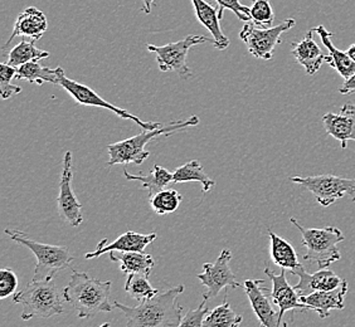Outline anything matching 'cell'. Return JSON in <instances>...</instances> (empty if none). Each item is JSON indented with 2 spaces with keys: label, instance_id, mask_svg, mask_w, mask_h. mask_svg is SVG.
I'll use <instances>...</instances> for the list:
<instances>
[{
  "label": "cell",
  "instance_id": "obj_2",
  "mask_svg": "<svg viewBox=\"0 0 355 327\" xmlns=\"http://www.w3.org/2000/svg\"><path fill=\"white\" fill-rule=\"evenodd\" d=\"M111 281L91 279L87 273L73 271L63 296L80 319H91L100 312H111L114 303L110 302Z\"/></svg>",
  "mask_w": 355,
  "mask_h": 327
},
{
  "label": "cell",
  "instance_id": "obj_15",
  "mask_svg": "<svg viewBox=\"0 0 355 327\" xmlns=\"http://www.w3.org/2000/svg\"><path fill=\"white\" fill-rule=\"evenodd\" d=\"M265 273L272 282V290L270 292V296L273 303L279 306V317L281 321L287 311H309V307L301 302L300 296L296 292L295 287L290 286V283L287 282L286 269L281 268L280 274H275L271 272L270 268H265Z\"/></svg>",
  "mask_w": 355,
  "mask_h": 327
},
{
  "label": "cell",
  "instance_id": "obj_16",
  "mask_svg": "<svg viewBox=\"0 0 355 327\" xmlns=\"http://www.w3.org/2000/svg\"><path fill=\"white\" fill-rule=\"evenodd\" d=\"M322 125L325 132L340 141L343 150H345L348 141H355V105H344L339 114H325Z\"/></svg>",
  "mask_w": 355,
  "mask_h": 327
},
{
  "label": "cell",
  "instance_id": "obj_39",
  "mask_svg": "<svg viewBox=\"0 0 355 327\" xmlns=\"http://www.w3.org/2000/svg\"><path fill=\"white\" fill-rule=\"evenodd\" d=\"M347 53H348L349 57L352 58V61L355 62V43L348 48Z\"/></svg>",
  "mask_w": 355,
  "mask_h": 327
},
{
  "label": "cell",
  "instance_id": "obj_36",
  "mask_svg": "<svg viewBox=\"0 0 355 327\" xmlns=\"http://www.w3.org/2000/svg\"><path fill=\"white\" fill-rule=\"evenodd\" d=\"M205 302L207 301L203 300L198 308L191 310L188 314L185 315L178 327H203L205 316L209 314V310L205 307Z\"/></svg>",
  "mask_w": 355,
  "mask_h": 327
},
{
  "label": "cell",
  "instance_id": "obj_14",
  "mask_svg": "<svg viewBox=\"0 0 355 327\" xmlns=\"http://www.w3.org/2000/svg\"><path fill=\"white\" fill-rule=\"evenodd\" d=\"M48 28V21L44 13L35 7L26 8L23 12L18 14L14 23L12 35L7 43L3 46L1 51L6 55L8 48L13 43L14 38H29L32 41H40L46 33Z\"/></svg>",
  "mask_w": 355,
  "mask_h": 327
},
{
  "label": "cell",
  "instance_id": "obj_29",
  "mask_svg": "<svg viewBox=\"0 0 355 327\" xmlns=\"http://www.w3.org/2000/svg\"><path fill=\"white\" fill-rule=\"evenodd\" d=\"M243 317L233 311L230 302L225 299V302L218 307L209 311L203 321V327H239Z\"/></svg>",
  "mask_w": 355,
  "mask_h": 327
},
{
  "label": "cell",
  "instance_id": "obj_28",
  "mask_svg": "<svg viewBox=\"0 0 355 327\" xmlns=\"http://www.w3.org/2000/svg\"><path fill=\"white\" fill-rule=\"evenodd\" d=\"M15 80L43 85L44 82L57 85V69L43 67L40 62H29L17 69Z\"/></svg>",
  "mask_w": 355,
  "mask_h": 327
},
{
  "label": "cell",
  "instance_id": "obj_26",
  "mask_svg": "<svg viewBox=\"0 0 355 327\" xmlns=\"http://www.w3.org/2000/svg\"><path fill=\"white\" fill-rule=\"evenodd\" d=\"M191 182H197L202 185L205 194L209 193L213 186L216 185V182L205 174V169L198 160H191L184 165L177 168L173 173V183L174 184L191 183Z\"/></svg>",
  "mask_w": 355,
  "mask_h": 327
},
{
  "label": "cell",
  "instance_id": "obj_9",
  "mask_svg": "<svg viewBox=\"0 0 355 327\" xmlns=\"http://www.w3.org/2000/svg\"><path fill=\"white\" fill-rule=\"evenodd\" d=\"M290 180L310 191L321 206H329L344 197L355 202V179L325 174L316 177H293Z\"/></svg>",
  "mask_w": 355,
  "mask_h": 327
},
{
  "label": "cell",
  "instance_id": "obj_7",
  "mask_svg": "<svg viewBox=\"0 0 355 327\" xmlns=\"http://www.w3.org/2000/svg\"><path fill=\"white\" fill-rule=\"evenodd\" d=\"M55 69H57V85L61 86L62 89H64L75 100V103L77 105L89 106V107H101V109H107V111H111L112 114H115L120 118L134 121V123L139 125L144 130H155L163 126L160 123H146V121L140 120L139 117L130 114L128 109H120V107H117L115 105L110 103L109 101L103 100V97L97 95L96 91L89 89V86L83 85V83L75 81V80H71L64 73V69H61V67H57Z\"/></svg>",
  "mask_w": 355,
  "mask_h": 327
},
{
  "label": "cell",
  "instance_id": "obj_3",
  "mask_svg": "<svg viewBox=\"0 0 355 327\" xmlns=\"http://www.w3.org/2000/svg\"><path fill=\"white\" fill-rule=\"evenodd\" d=\"M198 123L199 117L191 116L187 120H177L168 125H163L159 129L144 130L143 132H140L139 135L129 137L119 143H110L107 146L110 157L107 166H114L119 164L140 165L150 157V152L145 149V146L148 143H150L151 140L160 136H169L173 132L197 126Z\"/></svg>",
  "mask_w": 355,
  "mask_h": 327
},
{
  "label": "cell",
  "instance_id": "obj_19",
  "mask_svg": "<svg viewBox=\"0 0 355 327\" xmlns=\"http://www.w3.org/2000/svg\"><path fill=\"white\" fill-rule=\"evenodd\" d=\"M347 293L348 282L343 281L342 285L334 290L311 293L305 297H300V300L309 307V311H315L320 319H327L333 310H343L345 307Z\"/></svg>",
  "mask_w": 355,
  "mask_h": 327
},
{
  "label": "cell",
  "instance_id": "obj_8",
  "mask_svg": "<svg viewBox=\"0 0 355 327\" xmlns=\"http://www.w3.org/2000/svg\"><path fill=\"white\" fill-rule=\"evenodd\" d=\"M213 38L205 35H187L182 41L168 43L165 46H153L148 44L149 52L157 55V67L162 72H175L183 80L191 78V69L187 64V55L193 46L202 43H212Z\"/></svg>",
  "mask_w": 355,
  "mask_h": 327
},
{
  "label": "cell",
  "instance_id": "obj_40",
  "mask_svg": "<svg viewBox=\"0 0 355 327\" xmlns=\"http://www.w3.org/2000/svg\"><path fill=\"white\" fill-rule=\"evenodd\" d=\"M98 327H110V324L109 322H106V324H103V325H101V326Z\"/></svg>",
  "mask_w": 355,
  "mask_h": 327
},
{
  "label": "cell",
  "instance_id": "obj_20",
  "mask_svg": "<svg viewBox=\"0 0 355 327\" xmlns=\"http://www.w3.org/2000/svg\"><path fill=\"white\" fill-rule=\"evenodd\" d=\"M314 29H310L306 35L297 43L293 44L291 55L295 61L304 67L309 76H313L321 69L327 55L322 53L319 44L313 38Z\"/></svg>",
  "mask_w": 355,
  "mask_h": 327
},
{
  "label": "cell",
  "instance_id": "obj_24",
  "mask_svg": "<svg viewBox=\"0 0 355 327\" xmlns=\"http://www.w3.org/2000/svg\"><path fill=\"white\" fill-rule=\"evenodd\" d=\"M268 237H270V253L273 263L276 266L288 269L290 272L294 271L295 268L301 266L297 254L295 252L294 247L287 242L286 239L281 238L276 233L268 229Z\"/></svg>",
  "mask_w": 355,
  "mask_h": 327
},
{
  "label": "cell",
  "instance_id": "obj_13",
  "mask_svg": "<svg viewBox=\"0 0 355 327\" xmlns=\"http://www.w3.org/2000/svg\"><path fill=\"white\" fill-rule=\"evenodd\" d=\"M263 282L265 281L246 280L243 285L253 312L260 320L261 327H288L287 322L280 320L279 312L275 311L272 302L270 301L271 291L263 286Z\"/></svg>",
  "mask_w": 355,
  "mask_h": 327
},
{
  "label": "cell",
  "instance_id": "obj_35",
  "mask_svg": "<svg viewBox=\"0 0 355 327\" xmlns=\"http://www.w3.org/2000/svg\"><path fill=\"white\" fill-rule=\"evenodd\" d=\"M18 277L10 268H1L0 269V299L4 300L13 294L18 288Z\"/></svg>",
  "mask_w": 355,
  "mask_h": 327
},
{
  "label": "cell",
  "instance_id": "obj_11",
  "mask_svg": "<svg viewBox=\"0 0 355 327\" xmlns=\"http://www.w3.org/2000/svg\"><path fill=\"white\" fill-rule=\"evenodd\" d=\"M232 259V253L230 249H223L218 258L214 262H208L203 265V272L199 273L197 279L207 288L203 293V300L217 297L225 288H239L241 287L236 281V276L232 272L230 262Z\"/></svg>",
  "mask_w": 355,
  "mask_h": 327
},
{
  "label": "cell",
  "instance_id": "obj_22",
  "mask_svg": "<svg viewBox=\"0 0 355 327\" xmlns=\"http://www.w3.org/2000/svg\"><path fill=\"white\" fill-rule=\"evenodd\" d=\"M315 32L320 37L322 44L328 49L330 55L325 57V62L330 64L333 69L342 76L344 80H348L349 77L355 73V62L352 61L347 52H343L333 44V33L329 32L324 26L314 28Z\"/></svg>",
  "mask_w": 355,
  "mask_h": 327
},
{
  "label": "cell",
  "instance_id": "obj_6",
  "mask_svg": "<svg viewBox=\"0 0 355 327\" xmlns=\"http://www.w3.org/2000/svg\"><path fill=\"white\" fill-rule=\"evenodd\" d=\"M301 233L302 245L306 248L304 260L316 262L320 269L328 268L330 265L340 260L342 256L338 245L345 239L339 228L325 227V228H305L295 218L290 219Z\"/></svg>",
  "mask_w": 355,
  "mask_h": 327
},
{
  "label": "cell",
  "instance_id": "obj_21",
  "mask_svg": "<svg viewBox=\"0 0 355 327\" xmlns=\"http://www.w3.org/2000/svg\"><path fill=\"white\" fill-rule=\"evenodd\" d=\"M197 19L203 27L212 35L213 46L219 51H225L230 47V39L223 35L219 24L218 8L208 4L205 0H191Z\"/></svg>",
  "mask_w": 355,
  "mask_h": 327
},
{
  "label": "cell",
  "instance_id": "obj_32",
  "mask_svg": "<svg viewBox=\"0 0 355 327\" xmlns=\"http://www.w3.org/2000/svg\"><path fill=\"white\" fill-rule=\"evenodd\" d=\"M251 21L256 26L262 28L272 27L275 21L272 6L270 0H252V6L250 7Z\"/></svg>",
  "mask_w": 355,
  "mask_h": 327
},
{
  "label": "cell",
  "instance_id": "obj_5",
  "mask_svg": "<svg viewBox=\"0 0 355 327\" xmlns=\"http://www.w3.org/2000/svg\"><path fill=\"white\" fill-rule=\"evenodd\" d=\"M6 234L13 239L15 243L31 249L37 258L35 274L32 281H52L55 274L67 269L75 257L64 245H52L40 243L29 238L26 233L17 229H6Z\"/></svg>",
  "mask_w": 355,
  "mask_h": 327
},
{
  "label": "cell",
  "instance_id": "obj_23",
  "mask_svg": "<svg viewBox=\"0 0 355 327\" xmlns=\"http://www.w3.org/2000/svg\"><path fill=\"white\" fill-rule=\"evenodd\" d=\"M111 262L120 263V269L125 274H146L150 276L153 268L155 266V260L151 254L144 252H125L120 256L115 253H110Z\"/></svg>",
  "mask_w": 355,
  "mask_h": 327
},
{
  "label": "cell",
  "instance_id": "obj_12",
  "mask_svg": "<svg viewBox=\"0 0 355 327\" xmlns=\"http://www.w3.org/2000/svg\"><path fill=\"white\" fill-rule=\"evenodd\" d=\"M73 180V166H72V152L66 151L63 157L61 182H60V194L57 198L58 213L63 220H66L72 227L83 224V205L76 197L72 188Z\"/></svg>",
  "mask_w": 355,
  "mask_h": 327
},
{
  "label": "cell",
  "instance_id": "obj_4",
  "mask_svg": "<svg viewBox=\"0 0 355 327\" xmlns=\"http://www.w3.org/2000/svg\"><path fill=\"white\" fill-rule=\"evenodd\" d=\"M63 291H60L52 281H32L21 291L15 293L13 303L23 306L21 319H49L55 315L63 314Z\"/></svg>",
  "mask_w": 355,
  "mask_h": 327
},
{
  "label": "cell",
  "instance_id": "obj_31",
  "mask_svg": "<svg viewBox=\"0 0 355 327\" xmlns=\"http://www.w3.org/2000/svg\"><path fill=\"white\" fill-rule=\"evenodd\" d=\"M183 197L179 194V191L174 189H163L157 193L150 198V205L153 211L159 215L171 214L179 208Z\"/></svg>",
  "mask_w": 355,
  "mask_h": 327
},
{
  "label": "cell",
  "instance_id": "obj_17",
  "mask_svg": "<svg viewBox=\"0 0 355 327\" xmlns=\"http://www.w3.org/2000/svg\"><path fill=\"white\" fill-rule=\"evenodd\" d=\"M157 233L141 234V233L128 232L121 234L119 238L106 245L107 239H103L94 252H89L85 256L86 259H94L106 254V253L119 252H143L148 245L157 239Z\"/></svg>",
  "mask_w": 355,
  "mask_h": 327
},
{
  "label": "cell",
  "instance_id": "obj_30",
  "mask_svg": "<svg viewBox=\"0 0 355 327\" xmlns=\"http://www.w3.org/2000/svg\"><path fill=\"white\" fill-rule=\"evenodd\" d=\"M125 291L130 297L139 302L149 300L159 293L157 288L151 286L150 282H149V276L139 274V273L128 274V280L125 283Z\"/></svg>",
  "mask_w": 355,
  "mask_h": 327
},
{
  "label": "cell",
  "instance_id": "obj_25",
  "mask_svg": "<svg viewBox=\"0 0 355 327\" xmlns=\"http://www.w3.org/2000/svg\"><path fill=\"white\" fill-rule=\"evenodd\" d=\"M123 175L128 180H135L140 182L143 185L144 189H146L149 193V199L155 195L159 191L165 189L168 185L173 183V174L171 171L166 170L160 165H154L153 170L148 175H132L128 169H123Z\"/></svg>",
  "mask_w": 355,
  "mask_h": 327
},
{
  "label": "cell",
  "instance_id": "obj_38",
  "mask_svg": "<svg viewBox=\"0 0 355 327\" xmlns=\"http://www.w3.org/2000/svg\"><path fill=\"white\" fill-rule=\"evenodd\" d=\"M154 1H155V0H143V7H141V9H143L144 13H151V9H153V4H154Z\"/></svg>",
  "mask_w": 355,
  "mask_h": 327
},
{
  "label": "cell",
  "instance_id": "obj_10",
  "mask_svg": "<svg viewBox=\"0 0 355 327\" xmlns=\"http://www.w3.org/2000/svg\"><path fill=\"white\" fill-rule=\"evenodd\" d=\"M296 26L294 18H288L275 27L262 28L254 23H247L239 32L241 41L254 58L268 61L273 57L276 46L281 43V35Z\"/></svg>",
  "mask_w": 355,
  "mask_h": 327
},
{
  "label": "cell",
  "instance_id": "obj_41",
  "mask_svg": "<svg viewBox=\"0 0 355 327\" xmlns=\"http://www.w3.org/2000/svg\"><path fill=\"white\" fill-rule=\"evenodd\" d=\"M261 327V326H260Z\"/></svg>",
  "mask_w": 355,
  "mask_h": 327
},
{
  "label": "cell",
  "instance_id": "obj_1",
  "mask_svg": "<svg viewBox=\"0 0 355 327\" xmlns=\"http://www.w3.org/2000/svg\"><path fill=\"white\" fill-rule=\"evenodd\" d=\"M184 292V286L173 287L159 291L157 296L140 302L139 306L130 307L114 301L126 317V327H178L182 321V306L178 297Z\"/></svg>",
  "mask_w": 355,
  "mask_h": 327
},
{
  "label": "cell",
  "instance_id": "obj_33",
  "mask_svg": "<svg viewBox=\"0 0 355 327\" xmlns=\"http://www.w3.org/2000/svg\"><path fill=\"white\" fill-rule=\"evenodd\" d=\"M15 73H17V69L9 66L8 63L0 64V95L3 100H8L21 92V86L12 83L15 78Z\"/></svg>",
  "mask_w": 355,
  "mask_h": 327
},
{
  "label": "cell",
  "instance_id": "obj_34",
  "mask_svg": "<svg viewBox=\"0 0 355 327\" xmlns=\"http://www.w3.org/2000/svg\"><path fill=\"white\" fill-rule=\"evenodd\" d=\"M217 8H218L219 18L220 21L223 19V13L225 10H231L237 15L239 21H251L250 17V8L241 4L239 0H216Z\"/></svg>",
  "mask_w": 355,
  "mask_h": 327
},
{
  "label": "cell",
  "instance_id": "obj_27",
  "mask_svg": "<svg viewBox=\"0 0 355 327\" xmlns=\"http://www.w3.org/2000/svg\"><path fill=\"white\" fill-rule=\"evenodd\" d=\"M35 41L28 42L23 38L15 47L12 48L8 53V64L14 69H18L29 62H38L48 58L49 53L35 47Z\"/></svg>",
  "mask_w": 355,
  "mask_h": 327
},
{
  "label": "cell",
  "instance_id": "obj_37",
  "mask_svg": "<svg viewBox=\"0 0 355 327\" xmlns=\"http://www.w3.org/2000/svg\"><path fill=\"white\" fill-rule=\"evenodd\" d=\"M339 92L342 95L355 94V73L352 77H349L348 80H344V83H343L342 87L339 89Z\"/></svg>",
  "mask_w": 355,
  "mask_h": 327
},
{
  "label": "cell",
  "instance_id": "obj_18",
  "mask_svg": "<svg viewBox=\"0 0 355 327\" xmlns=\"http://www.w3.org/2000/svg\"><path fill=\"white\" fill-rule=\"evenodd\" d=\"M291 273L299 277V283L294 287L300 297H305L311 293L320 291L334 290L336 287L340 286L344 281L333 271H329L327 268L320 269L314 274H310L304 267L299 266L295 268L294 271H291Z\"/></svg>",
  "mask_w": 355,
  "mask_h": 327
}]
</instances>
